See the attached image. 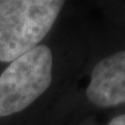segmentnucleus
I'll return each mask as SVG.
<instances>
[{
    "label": "nucleus",
    "mask_w": 125,
    "mask_h": 125,
    "mask_svg": "<svg viewBox=\"0 0 125 125\" xmlns=\"http://www.w3.org/2000/svg\"><path fill=\"white\" fill-rule=\"evenodd\" d=\"M52 52L38 45L14 59L0 75V117L20 112L35 102L52 81Z\"/></svg>",
    "instance_id": "obj_2"
},
{
    "label": "nucleus",
    "mask_w": 125,
    "mask_h": 125,
    "mask_svg": "<svg viewBox=\"0 0 125 125\" xmlns=\"http://www.w3.org/2000/svg\"><path fill=\"white\" fill-rule=\"evenodd\" d=\"M62 5L59 0H1L0 62H12L38 46Z\"/></svg>",
    "instance_id": "obj_1"
},
{
    "label": "nucleus",
    "mask_w": 125,
    "mask_h": 125,
    "mask_svg": "<svg viewBox=\"0 0 125 125\" xmlns=\"http://www.w3.org/2000/svg\"><path fill=\"white\" fill-rule=\"evenodd\" d=\"M108 125H125V114L124 115L116 116L115 118H112L111 121L109 122Z\"/></svg>",
    "instance_id": "obj_4"
},
{
    "label": "nucleus",
    "mask_w": 125,
    "mask_h": 125,
    "mask_svg": "<svg viewBox=\"0 0 125 125\" xmlns=\"http://www.w3.org/2000/svg\"><path fill=\"white\" fill-rule=\"evenodd\" d=\"M86 93L96 107L125 103V50L110 54L95 65Z\"/></svg>",
    "instance_id": "obj_3"
}]
</instances>
